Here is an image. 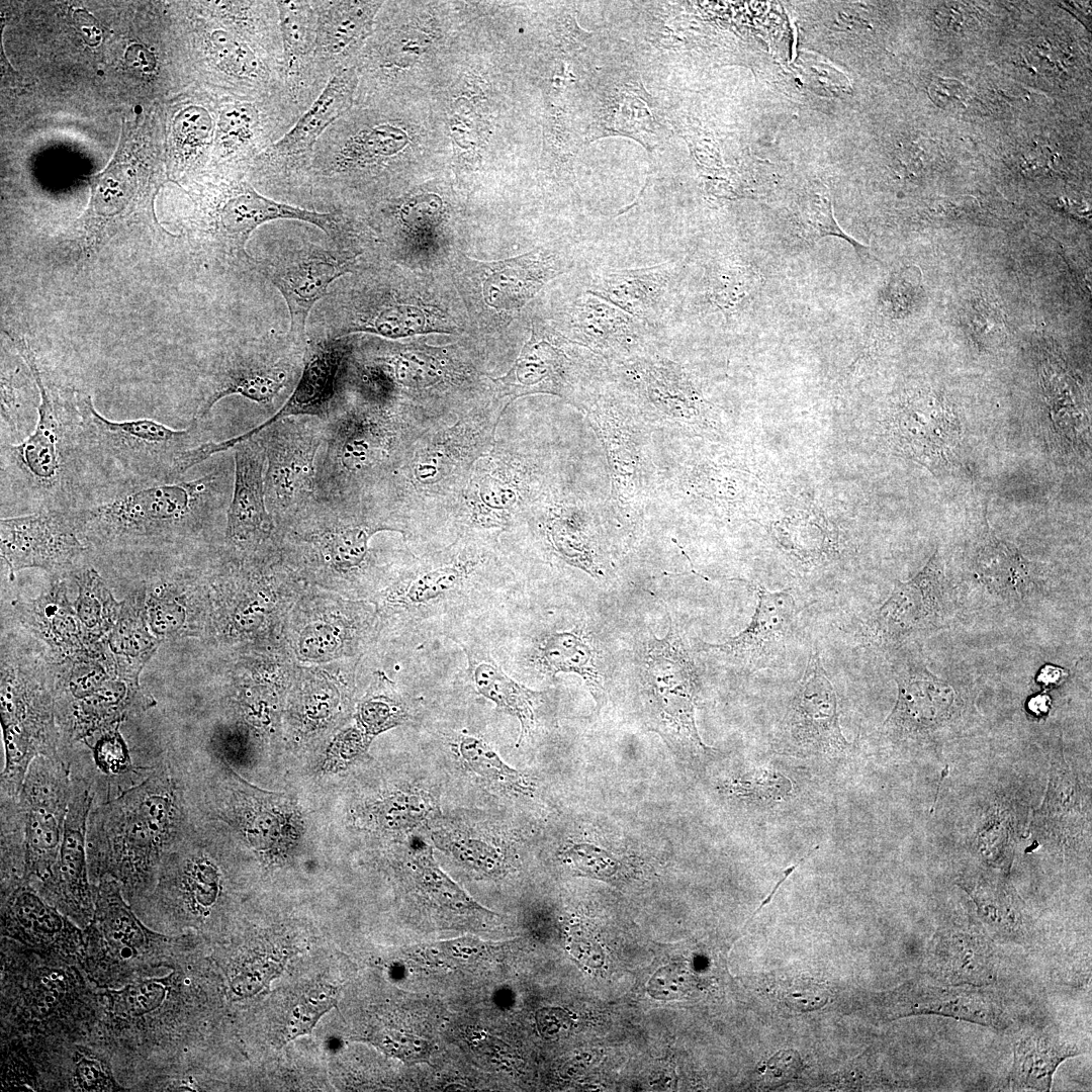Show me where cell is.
Returning <instances> with one entry per match:
<instances>
[{"instance_id": "6da1fadb", "label": "cell", "mask_w": 1092, "mask_h": 1092, "mask_svg": "<svg viewBox=\"0 0 1092 1092\" xmlns=\"http://www.w3.org/2000/svg\"><path fill=\"white\" fill-rule=\"evenodd\" d=\"M502 565L475 541L419 559L384 596L385 609L419 643L465 631L509 593Z\"/></svg>"}, {"instance_id": "7a4b0ae2", "label": "cell", "mask_w": 1092, "mask_h": 1092, "mask_svg": "<svg viewBox=\"0 0 1092 1092\" xmlns=\"http://www.w3.org/2000/svg\"><path fill=\"white\" fill-rule=\"evenodd\" d=\"M16 350L38 388V419L23 441L1 443L2 490L37 503L39 510L85 506L94 498L96 487L81 445L73 392L53 394L27 343L20 342Z\"/></svg>"}, {"instance_id": "3957f363", "label": "cell", "mask_w": 1092, "mask_h": 1092, "mask_svg": "<svg viewBox=\"0 0 1092 1092\" xmlns=\"http://www.w3.org/2000/svg\"><path fill=\"white\" fill-rule=\"evenodd\" d=\"M73 395L97 496L129 485L175 481L191 468L190 452L202 443L198 424L175 430L152 419L114 422L99 414L88 393L74 390Z\"/></svg>"}, {"instance_id": "277c9868", "label": "cell", "mask_w": 1092, "mask_h": 1092, "mask_svg": "<svg viewBox=\"0 0 1092 1092\" xmlns=\"http://www.w3.org/2000/svg\"><path fill=\"white\" fill-rule=\"evenodd\" d=\"M175 785L163 769L90 812L91 864L127 883L152 873L179 825Z\"/></svg>"}, {"instance_id": "5b68a950", "label": "cell", "mask_w": 1092, "mask_h": 1092, "mask_svg": "<svg viewBox=\"0 0 1092 1092\" xmlns=\"http://www.w3.org/2000/svg\"><path fill=\"white\" fill-rule=\"evenodd\" d=\"M636 661L647 728L679 753L713 751L702 742L697 730L699 677L679 633L671 625L663 638L650 633L641 642Z\"/></svg>"}, {"instance_id": "8992f818", "label": "cell", "mask_w": 1092, "mask_h": 1092, "mask_svg": "<svg viewBox=\"0 0 1092 1092\" xmlns=\"http://www.w3.org/2000/svg\"><path fill=\"white\" fill-rule=\"evenodd\" d=\"M584 412L606 452L615 515L622 523L639 522L657 489L655 430L615 387L604 388Z\"/></svg>"}, {"instance_id": "52a82bcc", "label": "cell", "mask_w": 1092, "mask_h": 1092, "mask_svg": "<svg viewBox=\"0 0 1092 1092\" xmlns=\"http://www.w3.org/2000/svg\"><path fill=\"white\" fill-rule=\"evenodd\" d=\"M214 480L210 473L189 481L129 485L71 511L80 536L105 541L158 536L189 517Z\"/></svg>"}, {"instance_id": "ba28073f", "label": "cell", "mask_w": 1092, "mask_h": 1092, "mask_svg": "<svg viewBox=\"0 0 1092 1092\" xmlns=\"http://www.w3.org/2000/svg\"><path fill=\"white\" fill-rule=\"evenodd\" d=\"M610 379L608 362L590 349L546 329H534L510 371L493 381L514 399L534 393L560 396L585 411Z\"/></svg>"}, {"instance_id": "9c48e42d", "label": "cell", "mask_w": 1092, "mask_h": 1092, "mask_svg": "<svg viewBox=\"0 0 1092 1092\" xmlns=\"http://www.w3.org/2000/svg\"><path fill=\"white\" fill-rule=\"evenodd\" d=\"M609 368L614 387L654 430L684 431L698 425L703 399L677 363L643 352Z\"/></svg>"}, {"instance_id": "30bf717a", "label": "cell", "mask_w": 1092, "mask_h": 1092, "mask_svg": "<svg viewBox=\"0 0 1092 1092\" xmlns=\"http://www.w3.org/2000/svg\"><path fill=\"white\" fill-rule=\"evenodd\" d=\"M355 87L356 75L351 68L334 74L294 125L253 161L250 181L287 186L302 183L318 140L350 108Z\"/></svg>"}, {"instance_id": "8fae6325", "label": "cell", "mask_w": 1092, "mask_h": 1092, "mask_svg": "<svg viewBox=\"0 0 1092 1092\" xmlns=\"http://www.w3.org/2000/svg\"><path fill=\"white\" fill-rule=\"evenodd\" d=\"M72 787L70 772L59 756L40 755L31 761L17 799L26 874L44 877L55 863Z\"/></svg>"}, {"instance_id": "7c38bea8", "label": "cell", "mask_w": 1092, "mask_h": 1092, "mask_svg": "<svg viewBox=\"0 0 1092 1092\" xmlns=\"http://www.w3.org/2000/svg\"><path fill=\"white\" fill-rule=\"evenodd\" d=\"M355 258L313 243L283 249L265 259H255V267L281 293L290 316L288 337L304 344L306 321L312 306L327 294L330 285L350 272Z\"/></svg>"}, {"instance_id": "4fadbf2b", "label": "cell", "mask_w": 1092, "mask_h": 1092, "mask_svg": "<svg viewBox=\"0 0 1092 1092\" xmlns=\"http://www.w3.org/2000/svg\"><path fill=\"white\" fill-rule=\"evenodd\" d=\"M516 652L504 655L508 666L525 673L554 678L560 672L580 676L598 706L606 700V671L595 640L583 626L545 627L521 639Z\"/></svg>"}, {"instance_id": "5bb4252c", "label": "cell", "mask_w": 1092, "mask_h": 1092, "mask_svg": "<svg viewBox=\"0 0 1092 1092\" xmlns=\"http://www.w3.org/2000/svg\"><path fill=\"white\" fill-rule=\"evenodd\" d=\"M301 114L288 93L232 99L218 115L219 153L235 170L248 173L253 161L281 139Z\"/></svg>"}, {"instance_id": "9a60e30c", "label": "cell", "mask_w": 1092, "mask_h": 1092, "mask_svg": "<svg viewBox=\"0 0 1092 1092\" xmlns=\"http://www.w3.org/2000/svg\"><path fill=\"white\" fill-rule=\"evenodd\" d=\"M0 525L1 557L11 574L26 567H63L83 551L71 509L38 510L1 519Z\"/></svg>"}, {"instance_id": "2e32d148", "label": "cell", "mask_w": 1092, "mask_h": 1092, "mask_svg": "<svg viewBox=\"0 0 1092 1092\" xmlns=\"http://www.w3.org/2000/svg\"><path fill=\"white\" fill-rule=\"evenodd\" d=\"M277 219L311 223L334 240L341 235L338 212L302 208L269 198L254 187L248 173L239 172L217 209V224L230 249L253 266L255 259L246 251L250 236L260 225Z\"/></svg>"}, {"instance_id": "e0dca14e", "label": "cell", "mask_w": 1092, "mask_h": 1092, "mask_svg": "<svg viewBox=\"0 0 1092 1092\" xmlns=\"http://www.w3.org/2000/svg\"><path fill=\"white\" fill-rule=\"evenodd\" d=\"M757 605L748 625L720 644L703 643L702 650L721 654L746 669L757 670L779 661L794 640L799 608L788 589H756Z\"/></svg>"}, {"instance_id": "ac0fdd59", "label": "cell", "mask_w": 1092, "mask_h": 1092, "mask_svg": "<svg viewBox=\"0 0 1092 1092\" xmlns=\"http://www.w3.org/2000/svg\"><path fill=\"white\" fill-rule=\"evenodd\" d=\"M892 1019L910 1015H939L994 1029L1008 1025L1005 1007L991 986L950 985L932 979L917 981L888 997Z\"/></svg>"}, {"instance_id": "d6986e66", "label": "cell", "mask_w": 1092, "mask_h": 1092, "mask_svg": "<svg viewBox=\"0 0 1092 1092\" xmlns=\"http://www.w3.org/2000/svg\"><path fill=\"white\" fill-rule=\"evenodd\" d=\"M448 638L455 641L465 654L467 665L462 673L466 682L477 695L519 721L518 744L531 736L546 693L531 690L510 675L483 639L468 631L452 634Z\"/></svg>"}, {"instance_id": "ffe728a7", "label": "cell", "mask_w": 1092, "mask_h": 1092, "mask_svg": "<svg viewBox=\"0 0 1092 1092\" xmlns=\"http://www.w3.org/2000/svg\"><path fill=\"white\" fill-rule=\"evenodd\" d=\"M784 729L794 744L806 749L841 751L848 745L838 723L836 693L817 650L810 653Z\"/></svg>"}, {"instance_id": "44dd1931", "label": "cell", "mask_w": 1092, "mask_h": 1092, "mask_svg": "<svg viewBox=\"0 0 1092 1092\" xmlns=\"http://www.w3.org/2000/svg\"><path fill=\"white\" fill-rule=\"evenodd\" d=\"M926 965L932 979L950 985L987 987L997 979L990 936L976 922H951L937 929Z\"/></svg>"}, {"instance_id": "7402d4cb", "label": "cell", "mask_w": 1092, "mask_h": 1092, "mask_svg": "<svg viewBox=\"0 0 1092 1092\" xmlns=\"http://www.w3.org/2000/svg\"><path fill=\"white\" fill-rule=\"evenodd\" d=\"M943 565L935 552L924 568L907 581H896L878 610L874 627L885 641H896L933 626L942 614Z\"/></svg>"}, {"instance_id": "603a6c76", "label": "cell", "mask_w": 1092, "mask_h": 1092, "mask_svg": "<svg viewBox=\"0 0 1092 1092\" xmlns=\"http://www.w3.org/2000/svg\"><path fill=\"white\" fill-rule=\"evenodd\" d=\"M92 795L86 787H72L64 833L55 863L44 876L58 903L75 914H88L91 892L87 880V826Z\"/></svg>"}, {"instance_id": "cb8c5ba5", "label": "cell", "mask_w": 1092, "mask_h": 1092, "mask_svg": "<svg viewBox=\"0 0 1092 1092\" xmlns=\"http://www.w3.org/2000/svg\"><path fill=\"white\" fill-rule=\"evenodd\" d=\"M898 697L884 728L899 737L932 731L950 719L957 695L951 686L915 664L896 669Z\"/></svg>"}, {"instance_id": "d4e9b609", "label": "cell", "mask_w": 1092, "mask_h": 1092, "mask_svg": "<svg viewBox=\"0 0 1092 1092\" xmlns=\"http://www.w3.org/2000/svg\"><path fill=\"white\" fill-rule=\"evenodd\" d=\"M286 90L303 113L323 87L315 75L316 13L311 0L275 1Z\"/></svg>"}, {"instance_id": "484cf974", "label": "cell", "mask_w": 1092, "mask_h": 1092, "mask_svg": "<svg viewBox=\"0 0 1092 1092\" xmlns=\"http://www.w3.org/2000/svg\"><path fill=\"white\" fill-rule=\"evenodd\" d=\"M316 13L314 70L326 87L331 77L347 68V60L368 33L376 2L313 0Z\"/></svg>"}, {"instance_id": "4316f807", "label": "cell", "mask_w": 1092, "mask_h": 1092, "mask_svg": "<svg viewBox=\"0 0 1092 1092\" xmlns=\"http://www.w3.org/2000/svg\"><path fill=\"white\" fill-rule=\"evenodd\" d=\"M639 321L592 293L579 297L571 312L578 344L602 356L608 364L643 353V327Z\"/></svg>"}, {"instance_id": "83f0119b", "label": "cell", "mask_w": 1092, "mask_h": 1092, "mask_svg": "<svg viewBox=\"0 0 1092 1092\" xmlns=\"http://www.w3.org/2000/svg\"><path fill=\"white\" fill-rule=\"evenodd\" d=\"M675 270L671 264L611 270L593 280L589 293L640 321L654 320L671 298Z\"/></svg>"}, {"instance_id": "f1b7e54d", "label": "cell", "mask_w": 1092, "mask_h": 1092, "mask_svg": "<svg viewBox=\"0 0 1092 1092\" xmlns=\"http://www.w3.org/2000/svg\"><path fill=\"white\" fill-rule=\"evenodd\" d=\"M345 353L342 338H330L309 345L302 373L285 404L268 421L240 435V439L245 441L254 438L284 418L324 413L333 397Z\"/></svg>"}, {"instance_id": "f546056e", "label": "cell", "mask_w": 1092, "mask_h": 1092, "mask_svg": "<svg viewBox=\"0 0 1092 1092\" xmlns=\"http://www.w3.org/2000/svg\"><path fill=\"white\" fill-rule=\"evenodd\" d=\"M234 492L228 512V536L245 541L265 533L271 519L265 505L264 462L266 453L254 441H243L234 448Z\"/></svg>"}, {"instance_id": "4dcf8cb0", "label": "cell", "mask_w": 1092, "mask_h": 1092, "mask_svg": "<svg viewBox=\"0 0 1092 1092\" xmlns=\"http://www.w3.org/2000/svg\"><path fill=\"white\" fill-rule=\"evenodd\" d=\"M490 264L485 297L490 305L506 309L522 307L560 271L555 256L543 250Z\"/></svg>"}, {"instance_id": "1f68e13d", "label": "cell", "mask_w": 1092, "mask_h": 1092, "mask_svg": "<svg viewBox=\"0 0 1092 1092\" xmlns=\"http://www.w3.org/2000/svg\"><path fill=\"white\" fill-rule=\"evenodd\" d=\"M288 380L289 372L280 363L234 361L212 376L193 422L198 424L217 401L229 395H242L258 403L271 402Z\"/></svg>"}, {"instance_id": "d6a6232c", "label": "cell", "mask_w": 1092, "mask_h": 1092, "mask_svg": "<svg viewBox=\"0 0 1092 1092\" xmlns=\"http://www.w3.org/2000/svg\"><path fill=\"white\" fill-rule=\"evenodd\" d=\"M1080 1053L1054 1032H1028L1015 1043L1010 1086L1017 1091H1050L1058 1067Z\"/></svg>"}, {"instance_id": "836d02e7", "label": "cell", "mask_w": 1092, "mask_h": 1092, "mask_svg": "<svg viewBox=\"0 0 1092 1092\" xmlns=\"http://www.w3.org/2000/svg\"><path fill=\"white\" fill-rule=\"evenodd\" d=\"M547 542L557 556L595 575H602L598 528L590 511L582 507H560L543 523Z\"/></svg>"}, {"instance_id": "e575fe53", "label": "cell", "mask_w": 1092, "mask_h": 1092, "mask_svg": "<svg viewBox=\"0 0 1092 1092\" xmlns=\"http://www.w3.org/2000/svg\"><path fill=\"white\" fill-rule=\"evenodd\" d=\"M911 411L912 450L927 467L937 469L948 464L960 440V425L951 408L935 396L922 398Z\"/></svg>"}, {"instance_id": "d590c367", "label": "cell", "mask_w": 1092, "mask_h": 1092, "mask_svg": "<svg viewBox=\"0 0 1092 1092\" xmlns=\"http://www.w3.org/2000/svg\"><path fill=\"white\" fill-rule=\"evenodd\" d=\"M316 443L293 433L275 437L268 446L265 482L270 496L279 503L293 502L307 483Z\"/></svg>"}, {"instance_id": "8d00e7d4", "label": "cell", "mask_w": 1092, "mask_h": 1092, "mask_svg": "<svg viewBox=\"0 0 1092 1092\" xmlns=\"http://www.w3.org/2000/svg\"><path fill=\"white\" fill-rule=\"evenodd\" d=\"M976 572L993 592L1021 597L1032 584V563L1013 546L988 536L976 557Z\"/></svg>"}, {"instance_id": "74e56055", "label": "cell", "mask_w": 1092, "mask_h": 1092, "mask_svg": "<svg viewBox=\"0 0 1092 1092\" xmlns=\"http://www.w3.org/2000/svg\"><path fill=\"white\" fill-rule=\"evenodd\" d=\"M969 891L983 923L994 938L1013 943H1024L1028 939L1029 926L1022 907L1006 884L994 885L979 880Z\"/></svg>"}, {"instance_id": "f35d334b", "label": "cell", "mask_w": 1092, "mask_h": 1092, "mask_svg": "<svg viewBox=\"0 0 1092 1092\" xmlns=\"http://www.w3.org/2000/svg\"><path fill=\"white\" fill-rule=\"evenodd\" d=\"M461 759L478 777L512 794L528 795L532 785L525 775L508 765L481 737L464 733L457 740Z\"/></svg>"}, {"instance_id": "ab89813d", "label": "cell", "mask_w": 1092, "mask_h": 1092, "mask_svg": "<svg viewBox=\"0 0 1092 1092\" xmlns=\"http://www.w3.org/2000/svg\"><path fill=\"white\" fill-rule=\"evenodd\" d=\"M417 856L418 884L437 906L457 914L493 915L474 901L435 861L432 852L420 847Z\"/></svg>"}, {"instance_id": "60d3db41", "label": "cell", "mask_w": 1092, "mask_h": 1092, "mask_svg": "<svg viewBox=\"0 0 1092 1092\" xmlns=\"http://www.w3.org/2000/svg\"><path fill=\"white\" fill-rule=\"evenodd\" d=\"M797 222L800 236L805 241L814 242L823 237L833 236L848 242L858 254L867 252V247L845 234L838 225L833 214L828 189L822 184L814 185L801 197L798 204Z\"/></svg>"}, {"instance_id": "b9f144b4", "label": "cell", "mask_w": 1092, "mask_h": 1092, "mask_svg": "<svg viewBox=\"0 0 1092 1092\" xmlns=\"http://www.w3.org/2000/svg\"><path fill=\"white\" fill-rule=\"evenodd\" d=\"M763 277L751 265L729 263L716 268L709 285V297L724 311L736 308L762 284Z\"/></svg>"}, {"instance_id": "7bdbcfd3", "label": "cell", "mask_w": 1092, "mask_h": 1092, "mask_svg": "<svg viewBox=\"0 0 1092 1092\" xmlns=\"http://www.w3.org/2000/svg\"><path fill=\"white\" fill-rule=\"evenodd\" d=\"M500 947V944L486 942L474 936H462L426 944L419 952L433 966L453 969L480 964L491 958Z\"/></svg>"}, {"instance_id": "ee69618b", "label": "cell", "mask_w": 1092, "mask_h": 1092, "mask_svg": "<svg viewBox=\"0 0 1092 1092\" xmlns=\"http://www.w3.org/2000/svg\"><path fill=\"white\" fill-rule=\"evenodd\" d=\"M442 847L475 872L493 876L504 869V857L493 844L462 832L445 833L439 838Z\"/></svg>"}, {"instance_id": "f6af8a7d", "label": "cell", "mask_w": 1092, "mask_h": 1092, "mask_svg": "<svg viewBox=\"0 0 1092 1092\" xmlns=\"http://www.w3.org/2000/svg\"><path fill=\"white\" fill-rule=\"evenodd\" d=\"M368 332L388 338H400L428 332L421 309L405 304H390L361 320L348 334Z\"/></svg>"}, {"instance_id": "bcb514c9", "label": "cell", "mask_w": 1092, "mask_h": 1092, "mask_svg": "<svg viewBox=\"0 0 1092 1092\" xmlns=\"http://www.w3.org/2000/svg\"><path fill=\"white\" fill-rule=\"evenodd\" d=\"M382 530L395 529L381 526L355 525L337 530L327 543L331 560L342 570H353L359 567L368 553L370 538Z\"/></svg>"}, {"instance_id": "7dc6e473", "label": "cell", "mask_w": 1092, "mask_h": 1092, "mask_svg": "<svg viewBox=\"0 0 1092 1092\" xmlns=\"http://www.w3.org/2000/svg\"><path fill=\"white\" fill-rule=\"evenodd\" d=\"M337 1002V990L316 985L307 990L290 1010L285 1027L286 1040L309 1032L322 1014Z\"/></svg>"}, {"instance_id": "c3c4849f", "label": "cell", "mask_w": 1092, "mask_h": 1092, "mask_svg": "<svg viewBox=\"0 0 1092 1092\" xmlns=\"http://www.w3.org/2000/svg\"><path fill=\"white\" fill-rule=\"evenodd\" d=\"M173 125L178 148L191 159L208 145L213 124L205 107L189 105L178 113Z\"/></svg>"}, {"instance_id": "681fc988", "label": "cell", "mask_w": 1092, "mask_h": 1092, "mask_svg": "<svg viewBox=\"0 0 1092 1092\" xmlns=\"http://www.w3.org/2000/svg\"><path fill=\"white\" fill-rule=\"evenodd\" d=\"M372 1041L387 1055L414 1065L429 1063L433 1045L420 1036L396 1029H383L376 1032Z\"/></svg>"}, {"instance_id": "f907efd6", "label": "cell", "mask_w": 1092, "mask_h": 1092, "mask_svg": "<svg viewBox=\"0 0 1092 1092\" xmlns=\"http://www.w3.org/2000/svg\"><path fill=\"white\" fill-rule=\"evenodd\" d=\"M431 810L428 799L421 793H403L383 805L382 821L390 828H411L420 824Z\"/></svg>"}, {"instance_id": "816d5d0a", "label": "cell", "mask_w": 1092, "mask_h": 1092, "mask_svg": "<svg viewBox=\"0 0 1092 1092\" xmlns=\"http://www.w3.org/2000/svg\"><path fill=\"white\" fill-rule=\"evenodd\" d=\"M799 68L807 83L818 92L841 95L849 91L846 77L813 54L803 53Z\"/></svg>"}, {"instance_id": "f5cc1de1", "label": "cell", "mask_w": 1092, "mask_h": 1092, "mask_svg": "<svg viewBox=\"0 0 1092 1092\" xmlns=\"http://www.w3.org/2000/svg\"><path fill=\"white\" fill-rule=\"evenodd\" d=\"M360 716L369 732L378 733L403 723L408 718V713L402 703L380 696L366 701Z\"/></svg>"}, {"instance_id": "db71d44e", "label": "cell", "mask_w": 1092, "mask_h": 1092, "mask_svg": "<svg viewBox=\"0 0 1092 1092\" xmlns=\"http://www.w3.org/2000/svg\"><path fill=\"white\" fill-rule=\"evenodd\" d=\"M93 757L97 766L107 775L124 772L131 765L125 742L116 731L106 733L95 743Z\"/></svg>"}, {"instance_id": "11a10c76", "label": "cell", "mask_w": 1092, "mask_h": 1092, "mask_svg": "<svg viewBox=\"0 0 1092 1092\" xmlns=\"http://www.w3.org/2000/svg\"><path fill=\"white\" fill-rule=\"evenodd\" d=\"M803 1069L800 1055L794 1050L776 1053L759 1067L760 1081L765 1087H777L799 1077Z\"/></svg>"}, {"instance_id": "9f6ffc18", "label": "cell", "mask_w": 1092, "mask_h": 1092, "mask_svg": "<svg viewBox=\"0 0 1092 1092\" xmlns=\"http://www.w3.org/2000/svg\"><path fill=\"white\" fill-rule=\"evenodd\" d=\"M783 999L792 1008L810 1011L826 1004L827 993L819 984L811 981H798L783 992Z\"/></svg>"}, {"instance_id": "6f0895ef", "label": "cell", "mask_w": 1092, "mask_h": 1092, "mask_svg": "<svg viewBox=\"0 0 1092 1092\" xmlns=\"http://www.w3.org/2000/svg\"><path fill=\"white\" fill-rule=\"evenodd\" d=\"M972 325L976 334L987 342H998L1005 329L1000 312L984 301L974 306Z\"/></svg>"}, {"instance_id": "680465c9", "label": "cell", "mask_w": 1092, "mask_h": 1092, "mask_svg": "<svg viewBox=\"0 0 1092 1092\" xmlns=\"http://www.w3.org/2000/svg\"><path fill=\"white\" fill-rule=\"evenodd\" d=\"M129 186L124 177L117 173L107 174L97 190L98 205L101 210L118 211L125 203Z\"/></svg>"}, {"instance_id": "91938a15", "label": "cell", "mask_w": 1092, "mask_h": 1092, "mask_svg": "<svg viewBox=\"0 0 1092 1092\" xmlns=\"http://www.w3.org/2000/svg\"><path fill=\"white\" fill-rule=\"evenodd\" d=\"M152 624L158 632L177 629L183 619V611L176 604L156 602L151 609Z\"/></svg>"}, {"instance_id": "94428289", "label": "cell", "mask_w": 1092, "mask_h": 1092, "mask_svg": "<svg viewBox=\"0 0 1092 1092\" xmlns=\"http://www.w3.org/2000/svg\"><path fill=\"white\" fill-rule=\"evenodd\" d=\"M931 92L933 99L943 106L961 101L965 95L962 84L945 79L935 80L931 86Z\"/></svg>"}, {"instance_id": "6125c7cd", "label": "cell", "mask_w": 1092, "mask_h": 1092, "mask_svg": "<svg viewBox=\"0 0 1092 1092\" xmlns=\"http://www.w3.org/2000/svg\"><path fill=\"white\" fill-rule=\"evenodd\" d=\"M1066 670L1053 664L1043 665L1036 675V680L1045 687L1061 682L1066 676Z\"/></svg>"}, {"instance_id": "be15d7a7", "label": "cell", "mask_w": 1092, "mask_h": 1092, "mask_svg": "<svg viewBox=\"0 0 1092 1092\" xmlns=\"http://www.w3.org/2000/svg\"><path fill=\"white\" fill-rule=\"evenodd\" d=\"M1050 706V698L1046 695H1036L1028 701L1029 711L1036 716L1045 715Z\"/></svg>"}, {"instance_id": "e7e4bbea", "label": "cell", "mask_w": 1092, "mask_h": 1092, "mask_svg": "<svg viewBox=\"0 0 1092 1092\" xmlns=\"http://www.w3.org/2000/svg\"><path fill=\"white\" fill-rule=\"evenodd\" d=\"M808 854H809V853H808ZM808 854H807V855H808ZM807 855H806V856H807ZM806 856H805V857H806ZM805 857H804V858H805ZM804 858H802V859H801V860H800V861H799L798 863H796L795 866H792L791 868L787 869V870H786V871L784 872V876H783V878H782V879H781V880H780V881H779V882L777 883V885L775 886V888L772 889V891H771V892L769 893V895H768V896H767V897H766V898H765V899H764V900H763V901L761 902V904H760L759 908H758V909H757V910H756V911L754 912V914H756V913H757V912H758V911H759V910H760V909H761V908H762V907H763L764 905H766L767 903H769V902H770L771 898H772V897L775 896V894H776L777 890L779 889V887L781 886V884H782V883H784V881H785V880H786V879H787V878L789 877V875H790V874H791V873H792V872H793V871H794V870H795V869H796V868H797V867L799 866V863H800V862H801V861H802V860H803Z\"/></svg>"}]
</instances>
